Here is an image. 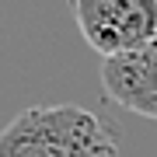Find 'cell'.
Here are the masks:
<instances>
[{"mask_svg": "<svg viewBox=\"0 0 157 157\" xmlns=\"http://www.w3.org/2000/svg\"><path fill=\"white\" fill-rule=\"evenodd\" d=\"M119 140L80 105H32L0 129V157H115Z\"/></svg>", "mask_w": 157, "mask_h": 157, "instance_id": "cell-1", "label": "cell"}, {"mask_svg": "<svg viewBox=\"0 0 157 157\" xmlns=\"http://www.w3.org/2000/svg\"><path fill=\"white\" fill-rule=\"evenodd\" d=\"M73 17L84 42L105 59L157 39V0H77Z\"/></svg>", "mask_w": 157, "mask_h": 157, "instance_id": "cell-2", "label": "cell"}, {"mask_svg": "<svg viewBox=\"0 0 157 157\" xmlns=\"http://www.w3.org/2000/svg\"><path fill=\"white\" fill-rule=\"evenodd\" d=\"M101 87L108 101L143 119H157V39L136 52L101 63Z\"/></svg>", "mask_w": 157, "mask_h": 157, "instance_id": "cell-3", "label": "cell"}]
</instances>
